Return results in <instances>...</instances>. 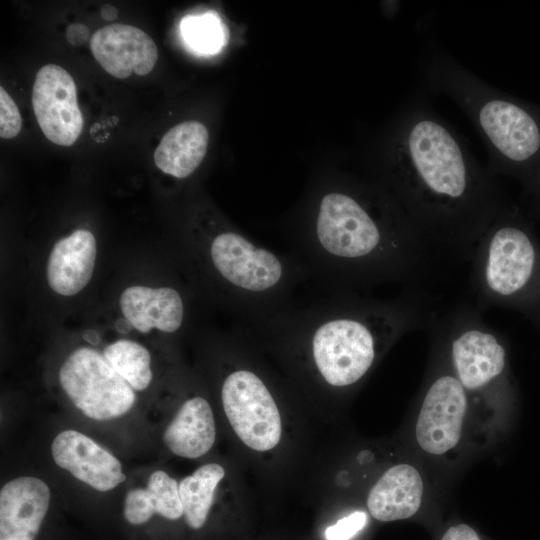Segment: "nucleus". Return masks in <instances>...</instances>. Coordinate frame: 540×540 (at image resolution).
Listing matches in <instances>:
<instances>
[{
    "label": "nucleus",
    "mask_w": 540,
    "mask_h": 540,
    "mask_svg": "<svg viewBox=\"0 0 540 540\" xmlns=\"http://www.w3.org/2000/svg\"><path fill=\"white\" fill-rule=\"evenodd\" d=\"M100 14H101L102 18L107 20V21H113L118 17L117 9L114 6L110 5V4L103 5L101 7Z\"/></svg>",
    "instance_id": "obj_27"
},
{
    "label": "nucleus",
    "mask_w": 540,
    "mask_h": 540,
    "mask_svg": "<svg viewBox=\"0 0 540 540\" xmlns=\"http://www.w3.org/2000/svg\"><path fill=\"white\" fill-rule=\"evenodd\" d=\"M103 355L135 391H144L151 384V355L143 345L120 339L106 346Z\"/></svg>",
    "instance_id": "obj_21"
},
{
    "label": "nucleus",
    "mask_w": 540,
    "mask_h": 540,
    "mask_svg": "<svg viewBox=\"0 0 540 540\" xmlns=\"http://www.w3.org/2000/svg\"><path fill=\"white\" fill-rule=\"evenodd\" d=\"M154 515L173 521L183 517L179 482L160 469L149 475L145 486L127 491L123 501V516L131 525H143Z\"/></svg>",
    "instance_id": "obj_18"
},
{
    "label": "nucleus",
    "mask_w": 540,
    "mask_h": 540,
    "mask_svg": "<svg viewBox=\"0 0 540 540\" xmlns=\"http://www.w3.org/2000/svg\"><path fill=\"white\" fill-rule=\"evenodd\" d=\"M290 253L331 293H357L424 274L429 246L380 186L332 187L295 235Z\"/></svg>",
    "instance_id": "obj_3"
},
{
    "label": "nucleus",
    "mask_w": 540,
    "mask_h": 540,
    "mask_svg": "<svg viewBox=\"0 0 540 540\" xmlns=\"http://www.w3.org/2000/svg\"><path fill=\"white\" fill-rule=\"evenodd\" d=\"M433 352V366L423 390L414 434L423 452L444 457L456 451L463 441L473 398L454 375L434 336Z\"/></svg>",
    "instance_id": "obj_8"
},
{
    "label": "nucleus",
    "mask_w": 540,
    "mask_h": 540,
    "mask_svg": "<svg viewBox=\"0 0 540 540\" xmlns=\"http://www.w3.org/2000/svg\"><path fill=\"white\" fill-rule=\"evenodd\" d=\"M226 370L220 398L226 418L240 441L257 452L274 449L282 437V419L276 398L263 372L238 358Z\"/></svg>",
    "instance_id": "obj_7"
},
{
    "label": "nucleus",
    "mask_w": 540,
    "mask_h": 540,
    "mask_svg": "<svg viewBox=\"0 0 540 540\" xmlns=\"http://www.w3.org/2000/svg\"><path fill=\"white\" fill-rule=\"evenodd\" d=\"M90 49L102 68L119 79L132 73L139 76L150 73L158 59L153 39L140 28L127 24L98 29L91 37Z\"/></svg>",
    "instance_id": "obj_12"
},
{
    "label": "nucleus",
    "mask_w": 540,
    "mask_h": 540,
    "mask_svg": "<svg viewBox=\"0 0 540 540\" xmlns=\"http://www.w3.org/2000/svg\"><path fill=\"white\" fill-rule=\"evenodd\" d=\"M216 440V424L208 400L195 395L184 400L165 427L162 441L175 456L197 459L206 455Z\"/></svg>",
    "instance_id": "obj_17"
},
{
    "label": "nucleus",
    "mask_w": 540,
    "mask_h": 540,
    "mask_svg": "<svg viewBox=\"0 0 540 540\" xmlns=\"http://www.w3.org/2000/svg\"><path fill=\"white\" fill-rule=\"evenodd\" d=\"M226 475L224 467L216 462L199 466L179 482L183 517L193 530L202 528L210 514L219 484Z\"/></svg>",
    "instance_id": "obj_20"
},
{
    "label": "nucleus",
    "mask_w": 540,
    "mask_h": 540,
    "mask_svg": "<svg viewBox=\"0 0 540 540\" xmlns=\"http://www.w3.org/2000/svg\"><path fill=\"white\" fill-rule=\"evenodd\" d=\"M438 315L432 296L414 287L390 299L330 293L308 306L292 304L246 330L264 338L314 385L347 392L401 336L430 329Z\"/></svg>",
    "instance_id": "obj_2"
},
{
    "label": "nucleus",
    "mask_w": 540,
    "mask_h": 540,
    "mask_svg": "<svg viewBox=\"0 0 540 540\" xmlns=\"http://www.w3.org/2000/svg\"><path fill=\"white\" fill-rule=\"evenodd\" d=\"M425 80L470 118L489 152L490 171L523 177L533 188L531 167L540 154V123L521 104L486 84L442 51L432 54Z\"/></svg>",
    "instance_id": "obj_4"
},
{
    "label": "nucleus",
    "mask_w": 540,
    "mask_h": 540,
    "mask_svg": "<svg viewBox=\"0 0 540 540\" xmlns=\"http://www.w3.org/2000/svg\"><path fill=\"white\" fill-rule=\"evenodd\" d=\"M93 335L95 336L96 339H98V336H96V335H97L96 332H94ZM88 341L90 342L91 339H88ZM92 343H94V344L97 343V342L93 339V337H92Z\"/></svg>",
    "instance_id": "obj_28"
},
{
    "label": "nucleus",
    "mask_w": 540,
    "mask_h": 540,
    "mask_svg": "<svg viewBox=\"0 0 540 540\" xmlns=\"http://www.w3.org/2000/svg\"><path fill=\"white\" fill-rule=\"evenodd\" d=\"M424 480L409 463L389 467L368 492L366 504L373 518L383 522L408 519L421 507Z\"/></svg>",
    "instance_id": "obj_14"
},
{
    "label": "nucleus",
    "mask_w": 540,
    "mask_h": 540,
    "mask_svg": "<svg viewBox=\"0 0 540 540\" xmlns=\"http://www.w3.org/2000/svg\"><path fill=\"white\" fill-rule=\"evenodd\" d=\"M76 92L72 76L58 65L47 64L36 74L34 114L47 139L60 146H71L82 132L83 116Z\"/></svg>",
    "instance_id": "obj_10"
},
{
    "label": "nucleus",
    "mask_w": 540,
    "mask_h": 540,
    "mask_svg": "<svg viewBox=\"0 0 540 540\" xmlns=\"http://www.w3.org/2000/svg\"><path fill=\"white\" fill-rule=\"evenodd\" d=\"M50 501V487L39 477L7 481L0 490V540H35Z\"/></svg>",
    "instance_id": "obj_13"
},
{
    "label": "nucleus",
    "mask_w": 540,
    "mask_h": 540,
    "mask_svg": "<svg viewBox=\"0 0 540 540\" xmlns=\"http://www.w3.org/2000/svg\"><path fill=\"white\" fill-rule=\"evenodd\" d=\"M120 308L124 318L142 333L153 328L174 333L182 327L186 314L183 297L173 287L130 286L121 294Z\"/></svg>",
    "instance_id": "obj_15"
},
{
    "label": "nucleus",
    "mask_w": 540,
    "mask_h": 540,
    "mask_svg": "<svg viewBox=\"0 0 540 540\" xmlns=\"http://www.w3.org/2000/svg\"><path fill=\"white\" fill-rule=\"evenodd\" d=\"M51 455L59 468L98 492L112 491L126 480L121 461L78 430L59 432L51 443Z\"/></svg>",
    "instance_id": "obj_11"
},
{
    "label": "nucleus",
    "mask_w": 540,
    "mask_h": 540,
    "mask_svg": "<svg viewBox=\"0 0 540 540\" xmlns=\"http://www.w3.org/2000/svg\"><path fill=\"white\" fill-rule=\"evenodd\" d=\"M97 255L92 232L77 229L53 246L47 263L50 288L63 296L79 293L90 281Z\"/></svg>",
    "instance_id": "obj_16"
},
{
    "label": "nucleus",
    "mask_w": 540,
    "mask_h": 540,
    "mask_svg": "<svg viewBox=\"0 0 540 540\" xmlns=\"http://www.w3.org/2000/svg\"><path fill=\"white\" fill-rule=\"evenodd\" d=\"M208 141L209 133L204 124L194 120L182 122L162 137L154 152V162L165 174L186 178L203 161Z\"/></svg>",
    "instance_id": "obj_19"
},
{
    "label": "nucleus",
    "mask_w": 540,
    "mask_h": 540,
    "mask_svg": "<svg viewBox=\"0 0 540 540\" xmlns=\"http://www.w3.org/2000/svg\"><path fill=\"white\" fill-rule=\"evenodd\" d=\"M181 30L191 48L199 53H216L224 43V32L220 20L213 14L187 16Z\"/></svg>",
    "instance_id": "obj_22"
},
{
    "label": "nucleus",
    "mask_w": 540,
    "mask_h": 540,
    "mask_svg": "<svg viewBox=\"0 0 540 540\" xmlns=\"http://www.w3.org/2000/svg\"><path fill=\"white\" fill-rule=\"evenodd\" d=\"M90 36L87 26L81 23H73L66 30V37L70 44L81 45L86 43Z\"/></svg>",
    "instance_id": "obj_26"
},
{
    "label": "nucleus",
    "mask_w": 540,
    "mask_h": 540,
    "mask_svg": "<svg viewBox=\"0 0 540 540\" xmlns=\"http://www.w3.org/2000/svg\"><path fill=\"white\" fill-rule=\"evenodd\" d=\"M379 186L429 247L463 260L507 204L496 175L421 99L396 125Z\"/></svg>",
    "instance_id": "obj_1"
},
{
    "label": "nucleus",
    "mask_w": 540,
    "mask_h": 540,
    "mask_svg": "<svg viewBox=\"0 0 540 540\" xmlns=\"http://www.w3.org/2000/svg\"><path fill=\"white\" fill-rule=\"evenodd\" d=\"M441 540H480V537L471 526L461 523L450 527Z\"/></svg>",
    "instance_id": "obj_25"
},
{
    "label": "nucleus",
    "mask_w": 540,
    "mask_h": 540,
    "mask_svg": "<svg viewBox=\"0 0 540 540\" xmlns=\"http://www.w3.org/2000/svg\"><path fill=\"white\" fill-rule=\"evenodd\" d=\"M59 383L73 406L97 422L117 420L136 403L135 390L116 372L103 353L90 347L73 350L63 361Z\"/></svg>",
    "instance_id": "obj_9"
},
{
    "label": "nucleus",
    "mask_w": 540,
    "mask_h": 540,
    "mask_svg": "<svg viewBox=\"0 0 540 540\" xmlns=\"http://www.w3.org/2000/svg\"><path fill=\"white\" fill-rule=\"evenodd\" d=\"M366 523L367 514L354 511L326 529V540H349L362 530Z\"/></svg>",
    "instance_id": "obj_24"
},
{
    "label": "nucleus",
    "mask_w": 540,
    "mask_h": 540,
    "mask_svg": "<svg viewBox=\"0 0 540 540\" xmlns=\"http://www.w3.org/2000/svg\"><path fill=\"white\" fill-rule=\"evenodd\" d=\"M470 260L475 307L516 311L540 333V240L516 207L502 208Z\"/></svg>",
    "instance_id": "obj_5"
},
{
    "label": "nucleus",
    "mask_w": 540,
    "mask_h": 540,
    "mask_svg": "<svg viewBox=\"0 0 540 540\" xmlns=\"http://www.w3.org/2000/svg\"><path fill=\"white\" fill-rule=\"evenodd\" d=\"M22 127L19 109L7 93L0 87V136L2 139H12L18 135Z\"/></svg>",
    "instance_id": "obj_23"
},
{
    "label": "nucleus",
    "mask_w": 540,
    "mask_h": 540,
    "mask_svg": "<svg viewBox=\"0 0 540 540\" xmlns=\"http://www.w3.org/2000/svg\"><path fill=\"white\" fill-rule=\"evenodd\" d=\"M475 306L460 304L430 327L451 370L474 398L511 403L515 388L510 374L507 346Z\"/></svg>",
    "instance_id": "obj_6"
}]
</instances>
